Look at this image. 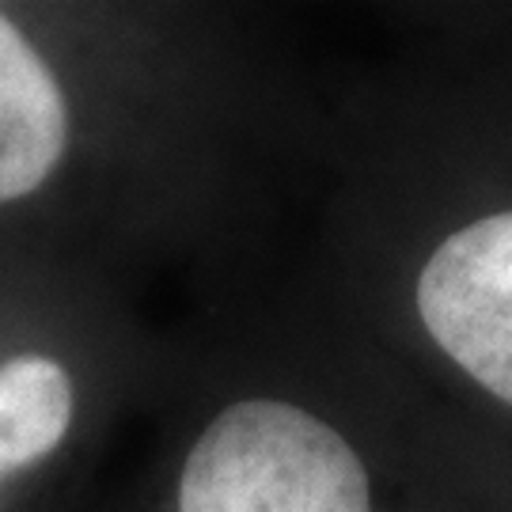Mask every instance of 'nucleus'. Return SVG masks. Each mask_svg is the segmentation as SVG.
<instances>
[{
	"mask_svg": "<svg viewBox=\"0 0 512 512\" xmlns=\"http://www.w3.org/2000/svg\"><path fill=\"white\" fill-rule=\"evenodd\" d=\"M175 512H380V497L338 421L304 399L247 395L194 437Z\"/></svg>",
	"mask_w": 512,
	"mask_h": 512,
	"instance_id": "obj_1",
	"label": "nucleus"
},
{
	"mask_svg": "<svg viewBox=\"0 0 512 512\" xmlns=\"http://www.w3.org/2000/svg\"><path fill=\"white\" fill-rule=\"evenodd\" d=\"M410 300L429 346L512 410V205L448 228L421 258Z\"/></svg>",
	"mask_w": 512,
	"mask_h": 512,
	"instance_id": "obj_2",
	"label": "nucleus"
},
{
	"mask_svg": "<svg viewBox=\"0 0 512 512\" xmlns=\"http://www.w3.org/2000/svg\"><path fill=\"white\" fill-rule=\"evenodd\" d=\"M69 148V99L31 38L0 12V205L35 194Z\"/></svg>",
	"mask_w": 512,
	"mask_h": 512,
	"instance_id": "obj_3",
	"label": "nucleus"
},
{
	"mask_svg": "<svg viewBox=\"0 0 512 512\" xmlns=\"http://www.w3.org/2000/svg\"><path fill=\"white\" fill-rule=\"evenodd\" d=\"M73 414V376L57 357L16 353L0 361V478L54 456Z\"/></svg>",
	"mask_w": 512,
	"mask_h": 512,
	"instance_id": "obj_4",
	"label": "nucleus"
}]
</instances>
